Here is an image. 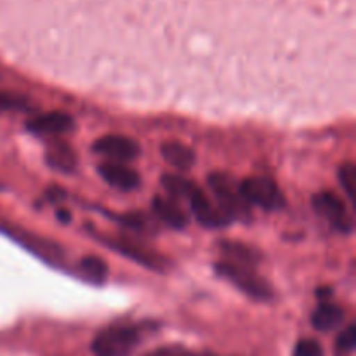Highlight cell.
<instances>
[{"label":"cell","mask_w":356,"mask_h":356,"mask_svg":"<svg viewBox=\"0 0 356 356\" xmlns=\"http://www.w3.org/2000/svg\"><path fill=\"white\" fill-rule=\"evenodd\" d=\"M191 356H212V355H195V353H191Z\"/></svg>","instance_id":"cell-23"},{"label":"cell","mask_w":356,"mask_h":356,"mask_svg":"<svg viewBox=\"0 0 356 356\" xmlns=\"http://www.w3.org/2000/svg\"><path fill=\"white\" fill-rule=\"evenodd\" d=\"M339 183L343 186L344 193L350 198L351 204H355V190H356V167L353 163H344L339 170Z\"/></svg>","instance_id":"cell-19"},{"label":"cell","mask_w":356,"mask_h":356,"mask_svg":"<svg viewBox=\"0 0 356 356\" xmlns=\"http://www.w3.org/2000/svg\"><path fill=\"white\" fill-rule=\"evenodd\" d=\"M141 341V329L134 325H117L97 334L92 341L96 356H129Z\"/></svg>","instance_id":"cell-1"},{"label":"cell","mask_w":356,"mask_h":356,"mask_svg":"<svg viewBox=\"0 0 356 356\" xmlns=\"http://www.w3.org/2000/svg\"><path fill=\"white\" fill-rule=\"evenodd\" d=\"M188 204H190L193 214L197 216L198 222L204 225L205 228H222V226H226L232 221L221 209L214 207V205L211 204V200L205 197L204 191H202L200 188L191 195Z\"/></svg>","instance_id":"cell-7"},{"label":"cell","mask_w":356,"mask_h":356,"mask_svg":"<svg viewBox=\"0 0 356 356\" xmlns=\"http://www.w3.org/2000/svg\"><path fill=\"white\" fill-rule=\"evenodd\" d=\"M238 191L247 205H257L264 211H277L285 205L284 195L277 184L264 177H249L238 184Z\"/></svg>","instance_id":"cell-4"},{"label":"cell","mask_w":356,"mask_h":356,"mask_svg":"<svg viewBox=\"0 0 356 356\" xmlns=\"http://www.w3.org/2000/svg\"><path fill=\"white\" fill-rule=\"evenodd\" d=\"M47 162L51 163V167L61 170V172H70L75 167L76 160L72 149L59 143V145H54L47 152Z\"/></svg>","instance_id":"cell-15"},{"label":"cell","mask_w":356,"mask_h":356,"mask_svg":"<svg viewBox=\"0 0 356 356\" xmlns=\"http://www.w3.org/2000/svg\"><path fill=\"white\" fill-rule=\"evenodd\" d=\"M344 322V309L330 302H323L313 313L312 323L320 332H330Z\"/></svg>","instance_id":"cell-12"},{"label":"cell","mask_w":356,"mask_h":356,"mask_svg":"<svg viewBox=\"0 0 356 356\" xmlns=\"http://www.w3.org/2000/svg\"><path fill=\"white\" fill-rule=\"evenodd\" d=\"M153 211L159 216L162 222L174 229H183L188 225V214L177 205V202L169 200V198L156 197L153 200Z\"/></svg>","instance_id":"cell-11"},{"label":"cell","mask_w":356,"mask_h":356,"mask_svg":"<svg viewBox=\"0 0 356 356\" xmlns=\"http://www.w3.org/2000/svg\"><path fill=\"white\" fill-rule=\"evenodd\" d=\"M296 356H323V350L315 339H305L296 348Z\"/></svg>","instance_id":"cell-21"},{"label":"cell","mask_w":356,"mask_h":356,"mask_svg":"<svg viewBox=\"0 0 356 356\" xmlns=\"http://www.w3.org/2000/svg\"><path fill=\"white\" fill-rule=\"evenodd\" d=\"M337 353L343 355H353L355 348H356V329L355 325H348L343 332L339 334L337 337Z\"/></svg>","instance_id":"cell-20"},{"label":"cell","mask_w":356,"mask_h":356,"mask_svg":"<svg viewBox=\"0 0 356 356\" xmlns=\"http://www.w3.org/2000/svg\"><path fill=\"white\" fill-rule=\"evenodd\" d=\"M73 118L70 115L61 113V111H52V113L40 115L31 120H28V129L33 134L40 136H56V134H66L73 129Z\"/></svg>","instance_id":"cell-8"},{"label":"cell","mask_w":356,"mask_h":356,"mask_svg":"<svg viewBox=\"0 0 356 356\" xmlns=\"http://www.w3.org/2000/svg\"><path fill=\"white\" fill-rule=\"evenodd\" d=\"M221 250L228 256V261L245 264V266H252V264H256V261L259 259L257 252H254L252 249L236 242H222Z\"/></svg>","instance_id":"cell-16"},{"label":"cell","mask_w":356,"mask_h":356,"mask_svg":"<svg viewBox=\"0 0 356 356\" xmlns=\"http://www.w3.org/2000/svg\"><path fill=\"white\" fill-rule=\"evenodd\" d=\"M160 184L163 186V190L170 195L176 200H190L191 195L198 190V186L195 183H191L190 179H184L181 176H174V174H165L160 179Z\"/></svg>","instance_id":"cell-14"},{"label":"cell","mask_w":356,"mask_h":356,"mask_svg":"<svg viewBox=\"0 0 356 356\" xmlns=\"http://www.w3.org/2000/svg\"><path fill=\"white\" fill-rule=\"evenodd\" d=\"M99 174L110 186L122 191H131L139 186V176L134 169L117 162H104L99 165Z\"/></svg>","instance_id":"cell-9"},{"label":"cell","mask_w":356,"mask_h":356,"mask_svg":"<svg viewBox=\"0 0 356 356\" xmlns=\"http://www.w3.org/2000/svg\"><path fill=\"white\" fill-rule=\"evenodd\" d=\"M216 271L250 298L259 299V301H268L271 298V287L268 282L263 280L250 266L233 263V261H222L216 264Z\"/></svg>","instance_id":"cell-2"},{"label":"cell","mask_w":356,"mask_h":356,"mask_svg":"<svg viewBox=\"0 0 356 356\" xmlns=\"http://www.w3.org/2000/svg\"><path fill=\"white\" fill-rule=\"evenodd\" d=\"M209 186L214 191L219 202V209L228 216L229 219H245L249 218V205L240 195L238 186L235 181L222 172H214L209 176Z\"/></svg>","instance_id":"cell-3"},{"label":"cell","mask_w":356,"mask_h":356,"mask_svg":"<svg viewBox=\"0 0 356 356\" xmlns=\"http://www.w3.org/2000/svg\"><path fill=\"white\" fill-rule=\"evenodd\" d=\"M104 243H108L110 247H113L117 252L124 254V256L129 257V259H134L136 263L145 264V266L152 268V270H162L163 268L162 259H160L156 254L148 252V250H145L143 247L136 245V243H132V242H127V240H120V238L104 240Z\"/></svg>","instance_id":"cell-10"},{"label":"cell","mask_w":356,"mask_h":356,"mask_svg":"<svg viewBox=\"0 0 356 356\" xmlns=\"http://www.w3.org/2000/svg\"><path fill=\"white\" fill-rule=\"evenodd\" d=\"M92 149L97 155L108 156L117 162H131L138 159L139 146L138 143L132 141L131 138L125 136H103L92 145Z\"/></svg>","instance_id":"cell-6"},{"label":"cell","mask_w":356,"mask_h":356,"mask_svg":"<svg viewBox=\"0 0 356 356\" xmlns=\"http://www.w3.org/2000/svg\"><path fill=\"white\" fill-rule=\"evenodd\" d=\"M313 207H315V211L318 212L327 222H330L337 232H353V218H351V214L348 212L344 202L341 200L337 195L330 193V191L318 193L313 198Z\"/></svg>","instance_id":"cell-5"},{"label":"cell","mask_w":356,"mask_h":356,"mask_svg":"<svg viewBox=\"0 0 356 356\" xmlns=\"http://www.w3.org/2000/svg\"><path fill=\"white\" fill-rule=\"evenodd\" d=\"M146 356H191V351L184 350L181 346H165V348H159V350L152 351Z\"/></svg>","instance_id":"cell-22"},{"label":"cell","mask_w":356,"mask_h":356,"mask_svg":"<svg viewBox=\"0 0 356 356\" xmlns=\"http://www.w3.org/2000/svg\"><path fill=\"white\" fill-rule=\"evenodd\" d=\"M31 106V101L23 94L0 90V111H30Z\"/></svg>","instance_id":"cell-18"},{"label":"cell","mask_w":356,"mask_h":356,"mask_svg":"<svg viewBox=\"0 0 356 356\" xmlns=\"http://www.w3.org/2000/svg\"><path fill=\"white\" fill-rule=\"evenodd\" d=\"M160 153L165 159L167 163H170L172 167L179 170H188L190 167H193L195 163V153L193 149L188 148V146L181 145L177 141H167L160 146Z\"/></svg>","instance_id":"cell-13"},{"label":"cell","mask_w":356,"mask_h":356,"mask_svg":"<svg viewBox=\"0 0 356 356\" xmlns=\"http://www.w3.org/2000/svg\"><path fill=\"white\" fill-rule=\"evenodd\" d=\"M80 270H82V273L86 275L89 280L96 282V284L104 282V278H106V273H108L106 264L103 263V259H99V257L96 256L83 257V259L80 261Z\"/></svg>","instance_id":"cell-17"}]
</instances>
